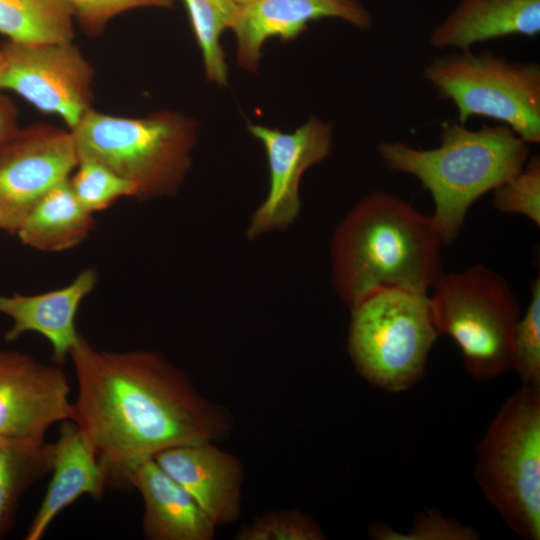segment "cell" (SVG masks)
Masks as SVG:
<instances>
[{"label": "cell", "instance_id": "cell-1", "mask_svg": "<svg viewBox=\"0 0 540 540\" xmlns=\"http://www.w3.org/2000/svg\"><path fill=\"white\" fill-rule=\"evenodd\" d=\"M69 356L78 383L71 420L109 486H128L134 466L167 448L213 441L225 431L220 409L157 352L98 350L81 335Z\"/></svg>", "mask_w": 540, "mask_h": 540}, {"label": "cell", "instance_id": "cell-2", "mask_svg": "<svg viewBox=\"0 0 540 540\" xmlns=\"http://www.w3.org/2000/svg\"><path fill=\"white\" fill-rule=\"evenodd\" d=\"M444 246L431 215L398 196L373 191L337 227L332 281L350 307L382 290L428 294L444 273Z\"/></svg>", "mask_w": 540, "mask_h": 540}, {"label": "cell", "instance_id": "cell-3", "mask_svg": "<svg viewBox=\"0 0 540 540\" xmlns=\"http://www.w3.org/2000/svg\"><path fill=\"white\" fill-rule=\"evenodd\" d=\"M378 153L390 171L416 177L434 201L431 215L444 245L454 242L468 210L481 196L519 172L529 147L507 125L471 130L446 123L440 144L431 149L382 142Z\"/></svg>", "mask_w": 540, "mask_h": 540}, {"label": "cell", "instance_id": "cell-4", "mask_svg": "<svg viewBox=\"0 0 540 540\" xmlns=\"http://www.w3.org/2000/svg\"><path fill=\"white\" fill-rule=\"evenodd\" d=\"M70 131L79 161L110 168L135 185L140 200L177 191L196 138L192 120L172 111L125 117L91 108Z\"/></svg>", "mask_w": 540, "mask_h": 540}, {"label": "cell", "instance_id": "cell-5", "mask_svg": "<svg viewBox=\"0 0 540 540\" xmlns=\"http://www.w3.org/2000/svg\"><path fill=\"white\" fill-rule=\"evenodd\" d=\"M474 476L506 524L540 539V386L506 399L476 449Z\"/></svg>", "mask_w": 540, "mask_h": 540}, {"label": "cell", "instance_id": "cell-6", "mask_svg": "<svg viewBox=\"0 0 540 540\" xmlns=\"http://www.w3.org/2000/svg\"><path fill=\"white\" fill-rule=\"evenodd\" d=\"M429 296L439 335L459 346L464 366L477 380L512 370L513 343L520 319L519 302L510 285L482 264L443 273Z\"/></svg>", "mask_w": 540, "mask_h": 540}, {"label": "cell", "instance_id": "cell-7", "mask_svg": "<svg viewBox=\"0 0 540 540\" xmlns=\"http://www.w3.org/2000/svg\"><path fill=\"white\" fill-rule=\"evenodd\" d=\"M350 308L348 351L362 377L393 393L419 382L439 336L429 295L387 289Z\"/></svg>", "mask_w": 540, "mask_h": 540}, {"label": "cell", "instance_id": "cell-8", "mask_svg": "<svg viewBox=\"0 0 540 540\" xmlns=\"http://www.w3.org/2000/svg\"><path fill=\"white\" fill-rule=\"evenodd\" d=\"M423 78L439 98L454 104L459 123L487 117L507 125L528 144L540 142L538 63L457 50L432 59Z\"/></svg>", "mask_w": 540, "mask_h": 540}, {"label": "cell", "instance_id": "cell-9", "mask_svg": "<svg viewBox=\"0 0 540 540\" xmlns=\"http://www.w3.org/2000/svg\"><path fill=\"white\" fill-rule=\"evenodd\" d=\"M0 91H12L73 129L92 108L94 68L73 41L1 44Z\"/></svg>", "mask_w": 540, "mask_h": 540}, {"label": "cell", "instance_id": "cell-10", "mask_svg": "<svg viewBox=\"0 0 540 540\" xmlns=\"http://www.w3.org/2000/svg\"><path fill=\"white\" fill-rule=\"evenodd\" d=\"M79 163L71 131L46 123L19 128L0 143V216L15 235L38 201Z\"/></svg>", "mask_w": 540, "mask_h": 540}, {"label": "cell", "instance_id": "cell-11", "mask_svg": "<svg viewBox=\"0 0 540 540\" xmlns=\"http://www.w3.org/2000/svg\"><path fill=\"white\" fill-rule=\"evenodd\" d=\"M70 393L60 366L0 350V441L44 442L53 424L72 419Z\"/></svg>", "mask_w": 540, "mask_h": 540}, {"label": "cell", "instance_id": "cell-12", "mask_svg": "<svg viewBox=\"0 0 540 540\" xmlns=\"http://www.w3.org/2000/svg\"><path fill=\"white\" fill-rule=\"evenodd\" d=\"M250 133L263 145L269 166V192L251 220L248 236L290 224L300 208L299 182L303 173L331 152L332 125L316 117L293 132L263 125H249Z\"/></svg>", "mask_w": 540, "mask_h": 540}, {"label": "cell", "instance_id": "cell-13", "mask_svg": "<svg viewBox=\"0 0 540 540\" xmlns=\"http://www.w3.org/2000/svg\"><path fill=\"white\" fill-rule=\"evenodd\" d=\"M325 17L342 19L360 29H368L372 23L359 0H254L239 5L230 25L237 41V63L256 70L268 39H293L310 21Z\"/></svg>", "mask_w": 540, "mask_h": 540}, {"label": "cell", "instance_id": "cell-14", "mask_svg": "<svg viewBox=\"0 0 540 540\" xmlns=\"http://www.w3.org/2000/svg\"><path fill=\"white\" fill-rule=\"evenodd\" d=\"M153 459L197 502L215 525L239 514L241 467L212 441L183 444L157 453Z\"/></svg>", "mask_w": 540, "mask_h": 540}, {"label": "cell", "instance_id": "cell-15", "mask_svg": "<svg viewBox=\"0 0 540 540\" xmlns=\"http://www.w3.org/2000/svg\"><path fill=\"white\" fill-rule=\"evenodd\" d=\"M97 281V271L87 268L56 290L34 295H0V314L13 321L5 333V341L12 342L24 333L36 332L50 343L53 361L63 363L81 336L75 324L79 306Z\"/></svg>", "mask_w": 540, "mask_h": 540}, {"label": "cell", "instance_id": "cell-16", "mask_svg": "<svg viewBox=\"0 0 540 540\" xmlns=\"http://www.w3.org/2000/svg\"><path fill=\"white\" fill-rule=\"evenodd\" d=\"M51 472V481L26 540H39L54 518L79 497L87 494L100 500L109 486L104 466L72 420L61 422L59 436L53 443Z\"/></svg>", "mask_w": 540, "mask_h": 540}, {"label": "cell", "instance_id": "cell-17", "mask_svg": "<svg viewBox=\"0 0 540 540\" xmlns=\"http://www.w3.org/2000/svg\"><path fill=\"white\" fill-rule=\"evenodd\" d=\"M127 485L141 493L143 531L150 540H210L216 525L193 497L153 458L134 466Z\"/></svg>", "mask_w": 540, "mask_h": 540}, {"label": "cell", "instance_id": "cell-18", "mask_svg": "<svg viewBox=\"0 0 540 540\" xmlns=\"http://www.w3.org/2000/svg\"><path fill=\"white\" fill-rule=\"evenodd\" d=\"M540 32V0H460L429 35L437 49L471 50L481 42Z\"/></svg>", "mask_w": 540, "mask_h": 540}, {"label": "cell", "instance_id": "cell-19", "mask_svg": "<svg viewBox=\"0 0 540 540\" xmlns=\"http://www.w3.org/2000/svg\"><path fill=\"white\" fill-rule=\"evenodd\" d=\"M93 215L80 204L68 179L38 201L15 235L23 245L42 252L69 250L90 235Z\"/></svg>", "mask_w": 540, "mask_h": 540}, {"label": "cell", "instance_id": "cell-20", "mask_svg": "<svg viewBox=\"0 0 540 540\" xmlns=\"http://www.w3.org/2000/svg\"><path fill=\"white\" fill-rule=\"evenodd\" d=\"M75 23L66 0H0V33L13 42L73 41Z\"/></svg>", "mask_w": 540, "mask_h": 540}, {"label": "cell", "instance_id": "cell-21", "mask_svg": "<svg viewBox=\"0 0 540 540\" xmlns=\"http://www.w3.org/2000/svg\"><path fill=\"white\" fill-rule=\"evenodd\" d=\"M53 443L0 441V539L12 527L23 493L51 472Z\"/></svg>", "mask_w": 540, "mask_h": 540}, {"label": "cell", "instance_id": "cell-22", "mask_svg": "<svg viewBox=\"0 0 540 540\" xmlns=\"http://www.w3.org/2000/svg\"><path fill=\"white\" fill-rule=\"evenodd\" d=\"M200 48L206 76L218 85L227 83V66L220 43L239 5L234 0H184Z\"/></svg>", "mask_w": 540, "mask_h": 540}, {"label": "cell", "instance_id": "cell-23", "mask_svg": "<svg viewBox=\"0 0 540 540\" xmlns=\"http://www.w3.org/2000/svg\"><path fill=\"white\" fill-rule=\"evenodd\" d=\"M69 183L80 204L92 214L111 207L119 199L137 197L134 184L91 160L79 161Z\"/></svg>", "mask_w": 540, "mask_h": 540}, {"label": "cell", "instance_id": "cell-24", "mask_svg": "<svg viewBox=\"0 0 540 540\" xmlns=\"http://www.w3.org/2000/svg\"><path fill=\"white\" fill-rule=\"evenodd\" d=\"M512 370L522 384L540 386V278L531 282V299L518 321L514 343Z\"/></svg>", "mask_w": 540, "mask_h": 540}, {"label": "cell", "instance_id": "cell-25", "mask_svg": "<svg viewBox=\"0 0 540 540\" xmlns=\"http://www.w3.org/2000/svg\"><path fill=\"white\" fill-rule=\"evenodd\" d=\"M492 205L520 214L540 226V157H529L523 168L493 191Z\"/></svg>", "mask_w": 540, "mask_h": 540}, {"label": "cell", "instance_id": "cell-26", "mask_svg": "<svg viewBox=\"0 0 540 540\" xmlns=\"http://www.w3.org/2000/svg\"><path fill=\"white\" fill-rule=\"evenodd\" d=\"M370 535L380 540H474L478 533L456 520L448 519L437 511L418 513L408 533L397 532L387 526L375 524Z\"/></svg>", "mask_w": 540, "mask_h": 540}, {"label": "cell", "instance_id": "cell-27", "mask_svg": "<svg viewBox=\"0 0 540 540\" xmlns=\"http://www.w3.org/2000/svg\"><path fill=\"white\" fill-rule=\"evenodd\" d=\"M241 540H320V528L309 518L293 512L271 513L244 527Z\"/></svg>", "mask_w": 540, "mask_h": 540}, {"label": "cell", "instance_id": "cell-28", "mask_svg": "<svg viewBox=\"0 0 540 540\" xmlns=\"http://www.w3.org/2000/svg\"><path fill=\"white\" fill-rule=\"evenodd\" d=\"M76 22L91 35L99 34L110 21L126 12L149 7H168L173 0H66Z\"/></svg>", "mask_w": 540, "mask_h": 540}, {"label": "cell", "instance_id": "cell-29", "mask_svg": "<svg viewBox=\"0 0 540 540\" xmlns=\"http://www.w3.org/2000/svg\"><path fill=\"white\" fill-rule=\"evenodd\" d=\"M18 111L12 99L0 91V143L18 129Z\"/></svg>", "mask_w": 540, "mask_h": 540}, {"label": "cell", "instance_id": "cell-30", "mask_svg": "<svg viewBox=\"0 0 540 540\" xmlns=\"http://www.w3.org/2000/svg\"><path fill=\"white\" fill-rule=\"evenodd\" d=\"M3 66H4V59H3V53H2L1 45H0V77L3 71Z\"/></svg>", "mask_w": 540, "mask_h": 540}, {"label": "cell", "instance_id": "cell-31", "mask_svg": "<svg viewBox=\"0 0 540 540\" xmlns=\"http://www.w3.org/2000/svg\"><path fill=\"white\" fill-rule=\"evenodd\" d=\"M252 1L254 0H234V2H236L238 5H244Z\"/></svg>", "mask_w": 540, "mask_h": 540}, {"label": "cell", "instance_id": "cell-32", "mask_svg": "<svg viewBox=\"0 0 540 540\" xmlns=\"http://www.w3.org/2000/svg\"><path fill=\"white\" fill-rule=\"evenodd\" d=\"M0 230H3V228H2V219H1V216H0Z\"/></svg>", "mask_w": 540, "mask_h": 540}]
</instances>
